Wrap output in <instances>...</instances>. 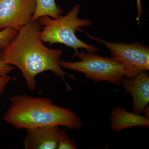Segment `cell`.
Listing matches in <instances>:
<instances>
[{
  "label": "cell",
  "instance_id": "6",
  "mask_svg": "<svg viewBox=\"0 0 149 149\" xmlns=\"http://www.w3.org/2000/svg\"><path fill=\"white\" fill-rule=\"evenodd\" d=\"M35 8V0H0V31L19 30L32 21Z\"/></svg>",
  "mask_w": 149,
  "mask_h": 149
},
{
  "label": "cell",
  "instance_id": "1",
  "mask_svg": "<svg viewBox=\"0 0 149 149\" xmlns=\"http://www.w3.org/2000/svg\"><path fill=\"white\" fill-rule=\"evenodd\" d=\"M42 26L39 20L31 21L18 30L10 43L0 51V61L18 68L29 91L37 88L36 77L50 71L64 81L68 91L72 88L65 78L67 75L76 81L74 75L64 72L60 65L62 51L49 49L44 45L40 37Z\"/></svg>",
  "mask_w": 149,
  "mask_h": 149
},
{
  "label": "cell",
  "instance_id": "2",
  "mask_svg": "<svg viewBox=\"0 0 149 149\" xmlns=\"http://www.w3.org/2000/svg\"><path fill=\"white\" fill-rule=\"evenodd\" d=\"M3 116L4 121L16 129L55 125L79 130L82 119L71 110L54 104L50 99L27 94L14 96Z\"/></svg>",
  "mask_w": 149,
  "mask_h": 149
},
{
  "label": "cell",
  "instance_id": "13",
  "mask_svg": "<svg viewBox=\"0 0 149 149\" xmlns=\"http://www.w3.org/2000/svg\"><path fill=\"white\" fill-rule=\"evenodd\" d=\"M15 68L13 65L0 61V76L8 75Z\"/></svg>",
  "mask_w": 149,
  "mask_h": 149
},
{
  "label": "cell",
  "instance_id": "7",
  "mask_svg": "<svg viewBox=\"0 0 149 149\" xmlns=\"http://www.w3.org/2000/svg\"><path fill=\"white\" fill-rule=\"evenodd\" d=\"M66 128L55 125H44L27 129L23 141L25 149H57L60 137Z\"/></svg>",
  "mask_w": 149,
  "mask_h": 149
},
{
  "label": "cell",
  "instance_id": "8",
  "mask_svg": "<svg viewBox=\"0 0 149 149\" xmlns=\"http://www.w3.org/2000/svg\"><path fill=\"white\" fill-rule=\"evenodd\" d=\"M121 85L133 98L132 112L142 115L149 102V77L148 71H143L131 77L125 76Z\"/></svg>",
  "mask_w": 149,
  "mask_h": 149
},
{
  "label": "cell",
  "instance_id": "10",
  "mask_svg": "<svg viewBox=\"0 0 149 149\" xmlns=\"http://www.w3.org/2000/svg\"><path fill=\"white\" fill-rule=\"evenodd\" d=\"M36 8L32 21L38 20L40 17L49 16L57 19L62 16L63 13L61 7L58 6L55 0H35Z\"/></svg>",
  "mask_w": 149,
  "mask_h": 149
},
{
  "label": "cell",
  "instance_id": "4",
  "mask_svg": "<svg viewBox=\"0 0 149 149\" xmlns=\"http://www.w3.org/2000/svg\"><path fill=\"white\" fill-rule=\"evenodd\" d=\"M72 58L79 61L61 60V68L82 72L85 77L94 81H106L113 85L120 86L123 78L125 76L124 67L119 62L111 57H103L94 53L83 51L74 52Z\"/></svg>",
  "mask_w": 149,
  "mask_h": 149
},
{
  "label": "cell",
  "instance_id": "5",
  "mask_svg": "<svg viewBox=\"0 0 149 149\" xmlns=\"http://www.w3.org/2000/svg\"><path fill=\"white\" fill-rule=\"evenodd\" d=\"M78 31L85 33L88 38L105 46L111 57L123 65L125 76L131 77L139 72L149 70V48L137 42L131 44L110 42L88 34L81 28Z\"/></svg>",
  "mask_w": 149,
  "mask_h": 149
},
{
  "label": "cell",
  "instance_id": "3",
  "mask_svg": "<svg viewBox=\"0 0 149 149\" xmlns=\"http://www.w3.org/2000/svg\"><path fill=\"white\" fill-rule=\"evenodd\" d=\"M80 5H75L72 10L64 17L54 19L44 16L38 19L42 26L40 37L43 42L50 45L61 44L72 48L74 52L83 49L87 52L95 53L98 52L97 47L88 45L79 40L75 32L80 27H89L93 24L90 19H80L78 15Z\"/></svg>",
  "mask_w": 149,
  "mask_h": 149
},
{
  "label": "cell",
  "instance_id": "14",
  "mask_svg": "<svg viewBox=\"0 0 149 149\" xmlns=\"http://www.w3.org/2000/svg\"><path fill=\"white\" fill-rule=\"evenodd\" d=\"M14 80V78L10 77L9 75L0 76V96L4 93L7 85L12 80Z\"/></svg>",
  "mask_w": 149,
  "mask_h": 149
},
{
  "label": "cell",
  "instance_id": "11",
  "mask_svg": "<svg viewBox=\"0 0 149 149\" xmlns=\"http://www.w3.org/2000/svg\"><path fill=\"white\" fill-rule=\"evenodd\" d=\"M16 29H7L0 31V51L7 47L18 34Z\"/></svg>",
  "mask_w": 149,
  "mask_h": 149
},
{
  "label": "cell",
  "instance_id": "12",
  "mask_svg": "<svg viewBox=\"0 0 149 149\" xmlns=\"http://www.w3.org/2000/svg\"><path fill=\"white\" fill-rule=\"evenodd\" d=\"M76 144L73 140L68 138L66 131H65L60 137L57 149H76Z\"/></svg>",
  "mask_w": 149,
  "mask_h": 149
},
{
  "label": "cell",
  "instance_id": "15",
  "mask_svg": "<svg viewBox=\"0 0 149 149\" xmlns=\"http://www.w3.org/2000/svg\"><path fill=\"white\" fill-rule=\"evenodd\" d=\"M144 113V116L146 118L149 119V105H147L146 107L145 108V109H144L143 113Z\"/></svg>",
  "mask_w": 149,
  "mask_h": 149
},
{
  "label": "cell",
  "instance_id": "9",
  "mask_svg": "<svg viewBox=\"0 0 149 149\" xmlns=\"http://www.w3.org/2000/svg\"><path fill=\"white\" fill-rule=\"evenodd\" d=\"M109 120L112 130L115 132H120L125 128L137 126L149 128V119L132 112H129L124 108L120 107L112 109Z\"/></svg>",
  "mask_w": 149,
  "mask_h": 149
}]
</instances>
